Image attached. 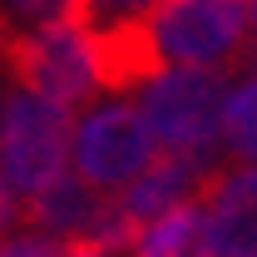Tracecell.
<instances>
[{"label": "cell", "instance_id": "1", "mask_svg": "<svg viewBox=\"0 0 257 257\" xmlns=\"http://www.w3.org/2000/svg\"><path fill=\"white\" fill-rule=\"evenodd\" d=\"M227 79L203 64H168L144 84V124L159 154H218Z\"/></svg>", "mask_w": 257, "mask_h": 257}, {"label": "cell", "instance_id": "12", "mask_svg": "<svg viewBox=\"0 0 257 257\" xmlns=\"http://www.w3.org/2000/svg\"><path fill=\"white\" fill-rule=\"evenodd\" d=\"M79 0H0V35L5 30H25V25H45L69 15Z\"/></svg>", "mask_w": 257, "mask_h": 257}, {"label": "cell", "instance_id": "2", "mask_svg": "<svg viewBox=\"0 0 257 257\" xmlns=\"http://www.w3.org/2000/svg\"><path fill=\"white\" fill-rule=\"evenodd\" d=\"M0 60L20 79V89L55 109H74L94 94V69H89V45H84V25L74 15L45 20V25H25V30L0 35Z\"/></svg>", "mask_w": 257, "mask_h": 257}, {"label": "cell", "instance_id": "6", "mask_svg": "<svg viewBox=\"0 0 257 257\" xmlns=\"http://www.w3.org/2000/svg\"><path fill=\"white\" fill-rule=\"evenodd\" d=\"M203 208H208V232H213V257H257V168H232L213 173L203 183Z\"/></svg>", "mask_w": 257, "mask_h": 257}, {"label": "cell", "instance_id": "8", "mask_svg": "<svg viewBox=\"0 0 257 257\" xmlns=\"http://www.w3.org/2000/svg\"><path fill=\"white\" fill-rule=\"evenodd\" d=\"M99 208H104V193H94L84 178H74V173H60L50 188H40L25 198V223L40 227V237H60V242H84L89 237V227H94Z\"/></svg>", "mask_w": 257, "mask_h": 257}, {"label": "cell", "instance_id": "15", "mask_svg": "<svg viewBox=\"0 0 257 257\" xmlns=\"http://www.w3.org/2000/svg\"><path fill=\"white\" fill-rule=\"evenodd\" d=\"M10 218H15V198H10V188L0 183V232L10 227Z\"/></svg>", "mask_w": 257, "mask_h": 257}, {"label": "cell", "instance_id": "4", "mask_svg": "<svg viewBox=\"0 0 257 257\" xmlns=\"http://www.w3.org/2000/svg\"><path fill=\"white\" fill-rule=\"evenodd\" d=\"M159 154L154 134L144 124V114L114 99L94 109L84 124L69 134V159H74V178H84L94 193H119L128 188Z\"/></svg>", "mask_w": 257, "mask_h": 257}, {"label": "cell", "instance_id": "16", "mask_svg": "<svg viewBox=\"0 0 257 257\" xmlns=\"http://www.w3.org/2000/svg\"><path fill=\"white\" fill-rule=\"evenodd\" d=\"M242 10H247V30H252V40H257V0H242Z\"/></svg>", "mask_w": 257, "mask_h": 257}, {"label": "cell", "instance_id": "14", "mask_svg": "<svg viewBox=\"0 0 257 257\" xmlns=\"http://www.w3.org/2000/svg\"><path fill=\"white\" fill-rule=\"evenodd\" d=\"M60 257H109V252H99V247H89V242H64Z\"/></svg>", "mask_w": 257, "mask_h": 257}, {"label": "cell", "instance_id": "7", "mask_svg": "<svg viewBox=\"0 0 257 257\" xmlns=\"http://www.w3.org/2000/svg\"><path fill=\"white\" fill-rule=\"evenodd\" d=\"M213 173H218V159H208V154H154V163L124 188L119 208L144 227V223H154L159 213L198 198Z\"/></svg>", "mask_w": 257, "mask_h": 257}, {"label": "cell", "instance_id": "11", "mask_svg": "<svg viewBox=\"0 0 257 257\" xmlns=\"http://www.w3.org/2000/svg\"><path fill=\"white\" fill-rule=\"evenodd\" d=\"M159 0H79L69 15L84 25V30H99V25H128V20H144Z\"/></svg>", "mask_w": 257, "mask_h": 257}, {"label": "cell", "instance_id": "10", "mask_svg": "<svg viewBox=\"0 0 257 257\" xmlns=\"http://www.w3.org/2000/svg\"><path fill=\"white\" fill-rule=\"evenodd\" d=\"M223 144L232 159L257 168V74H247L242 84H227L223 99Z\"/></svg>", "mask_w": 257, "mask_h": 257}, {"label": "cell", "instance_id": "3", "mask_svg": "<svg viewBox=\"0 0 257 257\" xmlns=\"http://www.w3.org/2000/svg\"><path fill=\"white\" fill-rule=\"evenodd\" d=\"M69 109H55L35 94L0 99V183L10 193L50 188L69 163Z\"/></svg>", "mask_w": 257, "mask_h": 257}, {"label": "cell", "instance_id": "13", "mask_svg": "<svg viewBox=\"0 0 257 257\" xmlns=\"http://www.w3.org/2000/svg\"><path fill=\"white\" fill-rule=\"evenodd\" d=\"M0 257H60V247L50 237H40V232H25V237L0 242Z\"/></svg>", "mask_w": 257, "mask_h": 257}, {"label": "cell", "instance_id": "5", "mask_svg": "<svg viewBox=\"0 0 257 257\" xmlns=\"http://www.w3.org/2000/svg\"><path fill=\"white\" fill-rule=\"evenodd\" d=\"M149 40L168 64H213L232 60L247 40L242 0H159L149 10Z\"/></svg>", "mask_w": 257, "mask_h": 257}, {"label": "cell", "instance_id": "9", "mask_svg": "<svg viewBox=\"0 0 257 257\" xmlns=\"http://www.w3.org/2000/svg\"><path fill=\"white\" fill-rule=\"evenodd\" d=\"M128 257H213V232H208L203 198H188V203L159 213L154 223H144Z\"/></svg>", "mask_w": 257, "mask_h": 257}]
</instances>
